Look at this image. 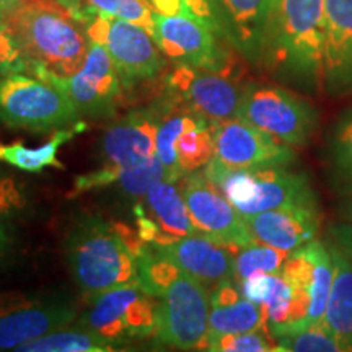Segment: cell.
I'll return each instance as SVG.
<instances>
[{
	"mask_svg": "<svg viewBox=\"0 0 352 352\" xmlns=\"http://www.w3.org/2000/svg\"><path fill=\"white\" fill-rule=\"evenodd\" d=\"M324 21L327 0H274L261 64L308 94L323 90Z\"/></svg>",
	"mask_w": 352,
	"mask_h": 352,
	"instance_id": "cell-1",
	"label": "cell"
},
{
	"mask_svg": "<svg viewBox=\"0 0 352 352\" xmlns=\"http://www.w3.org/2000/svg\"><path fill=\"white\" fill-rule=\"evenodd\" d=\"M30 72L59 77L76 74L85 60L90 39L85 28L56 0H0Z\"/></svg>",
	"mask_w": 352,
	"mask_h": 352,
	"instance_id": "cell-2",
	"label": "cell"
},
{
	"mask_svg": "<svg viewBox=\"0 0 352 352\" xmlns=\"http://www.w3.org/2000/svg\"><path fill=\"white\" fill-rule=\"evenodd\" d=\"M67 259L74 280L90 300L114 287H139L138 256L116 222L83 217L69 235Z\"/></svg>",
	"mask_w": 352,
	"mask_h": 352,
	"instance_id": "cell-3",
	"label": "cell"
},
{
	"mask_svg": "<svg viewBox=\"0 0 352 352\" xmlns=\"http://www.w3.org/2000/svg\"><path fill=\"white\" fill-rule=\"evenodd\" d=\"M202 173L243 217L280 208H318L308 176L289 165L233 168L212 157Z\"/></svg>",
	"mask_w": 352,
	"mask_h": 352,
	"instance_id": "cell-4",
	"label": "cell"
},
{
	"mask_svg": "<svg viewBox=\"0 0 352 352\" xmlns=\"http://www.w3.org/2000/svg\"><path fill=\"white\" fill-rule=\"evenodd\" d=\"M80 113L63 90L25 74L0 76V124L36 134L80 122Z\"/></svg>",
	"mask_w": 352,
	"mask_h": 352,
	"instance_id": "cell-5",
	"label": "cell"
},
{
	"mask_svg": "<svg viewBox=\"0 0 352 352\" xmlns=\"http://www.w3.org/2000/svg\"><path fill=\"white\" fill-rule=\"evenodd\" d=\"M155 300L157 342L179 351H208L210 314L208 285L179 270Z\"/></svg>",
	"mask_w": 352,
	"mask_h": 352,
	"instance_id": "cell-6",
	"label": "cell"
},
{
	"mask_svg": "<svg viewBox=\"0 0 352 352\" xmlns=\"http://www.w3.org/2000/svg\"><path fill=\"white\" fill-rule=\"evenodd\" d=\"M239 118L290 147H303L318 129V111L310 101L284 87L246 83Z\"/></svg>",
	"mask_w": 352,
	"mask_h": 352,
	"instance_id": "cell-7",
	"label": "cell"
},
{
	"mask_svg": "<svg viewBox=\"0 0 352 352\" xmlns=\"http://www.w3.org/2000/svg\"><path fill=\"white\" fill-rule=\"evenodd\" d=\"M78 327L90 329L109 344L145 340L157 333V302L138 285L109 289L91 298Z\"/></svg>",
	"mask_w": 352,
	"mask_h": 352,
	"instance_id": "cell-8",
	"label": "cell"
},
{
	"mask_svg": "<svg viewBox=\"0 0 352 352\" xmlns=\"http://www.w3.org/2000/svg\"><path fill=\"white\" fill-rule=\"evenodd\" d=\"M90 43L103 44L111 56L124 90L153 80L164 72L165 56L147 30L131 21L96 16L85 26Z\"/></svg>",
	"mask_w": 352,
	"mask_h": 352,
	"instance_id": "cell-9",
	"label": "cell"
},
{
	"mask_svg": "<svg viewBox=\"0 0 352 352\" xmlns=\"http://www.w3.org/2000/svg\"><path fill=\"white\" fill-rule=\"evenodd\" d=\"M34 77L63 90L76 104L80 116L91 120L113 118L124 90L111 56L98 43H90L83 65L72 76L59 77L50 72H38Z\"/></svg>",
	"mask_w": 352,
	"mask_h": 352,
	"instance_id": "cell-10",
	"label": "cell"
},
{
	"mask_svg": "<svg viewBox=\"0 0 352 352\" xmlns=\"http://www.w3.org/2000/svg\"><path fill=\"white\" fill-rule=\"evenodd\" d=\"M152 36L162 54L171 63L214 72H235L232 52L222 44L226 39L192 16L155 13Z\"/></svg>",
	"mask_w": 352,
	"mask_h": 352,
	"instance_id": "cell-11",
	"label": "cell"
},
{
	"mask_svg": "<svg viewBox=\"0 0 352 352\" xmlns=\"http://www.w3.org/2000/svg\"><path fill=\"white\" fill-rule=\"evenodd\" d=\"M165 88L171 98L214 124L239 118L245 85H240L235 72L176 64L165 76Z\"/></svg>",
	"mask_w": 352,
	"mask_h": 352,
	"instance_id": "cell-12",
	"label": "cell"
},
{
	"mask_svg": "<svg viewBox=\"0 0 352 352\" xmlns=\"http://www.w3.org/2000/svg\"><path fill=\"white\" fill-rule=\"evenodd\" d=\"M182 192L197 232L204 233L233 253L256 243L246 220L212 183L199 171L182 178Z\"/></svg>",
	"mask_w": 352,
	"mask_h": 352,
	"instance_id": "cell-13",
	"label": "cell"
},
{
	"mask_svg": "<svg viewBox=\"0 0 352 352\" xmlns=\"http://www.w3.org/2000/svg\"><path fill=\"white\" fill-rule=\"evenodd\" d=\"M214 157L233 168L294 165L296 152L287 144L240 118L214 122Z\"/></svg>",
	"mask_w": 352,
	"mask_h": 352,
	"instance_id": "cell-14",
	"label": "cell"
},
{
	"mask_svg": "<svg viewBox=\"0 0 352 352\" xmlns=\"http://www.w3.org/2000/svg\"><path fill=\"white\" fill-rule=\"evenodd\" d=\"M134 215L135 230L148 245H170L197 233L182 189L165 178L134 206Z\"/></svg>",
	"mask_w": 352,
	"mask_h": 352,
	"instance_id": "cell-15",
	"label": "cell"
},
{
	"mask_svg": "<svg viewBox=\"0 0 352 352\" xmlns=\"http://www.w3.org/2000/svg\"><path fill=\"white\" fill-rule=\"evenodd\" d=\"M77 316L70 303H30L0 297V351H15L56 329L67 328Z\"/></svg>",
	"mask_w": 352,
	"mask_h": 352,
	"instance_id": "cell-16",
	"label": "cell"
},
{
	"mask_svg": "<svg viewBox=\"0 0 352 352\" xmlns=\"http://www.w3.org/2000/svg\"><path fill=\"white\" fill-rule=\"evenodd\" d=\"M323 91L336 100L352 95V0H327Z\"/></svg>",
	"mask_w": 352,
	"mask_h": 352,
	"instance_id": "cell-17",
	"label": "cell"
},
{
	"mask_svg": "<svg viewBox=\"0 0 352 352\" xmlns=\"http://www.w3.org/2000/svg\"><path fill=\"white\" fill-rule=\"evenodd\" d=\"M160 118L162 109H135L109 127L101 140V153L107 164L135 166L155 157Z\"/></svg>",
	"mask_w": 352,
	"mask_h": 352,
	"instance_id": "cell-18",
	"label": "cell"
},
{
	"mask_svg": "<svg viewBox=\"0 0 352 352\" xmlns=\"http://www.w3.org/2000/svg\"><path fill=\"white\" fill-rule=\"evenodd\" d=\"M179 270L199 279L208 287L235 279V256L232 250L204 235L184 236L170 245H155Z\"/></svg>",
	"mask_w": 352,
	"mask_h": 352,
	"instance_id": "cell-19",
	"label": "cell"
},
{
	"mask_svg": "<svg viewBox=\"0 0 352 352\" xmlns=\"http://www.w3.org/2000/svg\"><path fill=\"white\" fill-rule=\"evenodd\" d=\"M246 226L258 243L292 253L316 239L318 208H280L246 215Z\"/></svg>",
	"mask_w": 352,
	"mask_h": 352,
	"instance_id": "cell-20",
	"label": "cell"
},
{
	"mask_svg": "<svg viewBox=\"0 0 352 352\" xmlns=\"http://www.w3.org/2000/svg\"><path fill=\"white\" fill-rule=\"evenodd\" d=\"M228 44L246 60L261 64L274 0H220Z\"/></svg>",
	"mask_w": 352,
	"mask_h": 352,
	"instance_id": "cell-21",
	"label": "cell"
},
{
	"mask_svg": "<svg viewBox=\"0 0 352 352\" xmlns=\"http://www.w3.org/2000/svg\"><path fill=\"white\" fill-rule=\"evenodd\" d=\"M236 280H223L210 294L209 341L226 334H236L267 329V316L264 307L254 303L241 294ZM209 344V342H208Z\"/></svg>",
	"mask_w": 352,
	"mask_h": 352,
	"instance_id": "cell-22",
	"label": "cell"
},
{
	"mask_svg": "<svg viewBox=\"0 0 352 352\" xmlns=\"http://www.w3.org/2000/svg\"><path fill=\"white\" fill-rule=\"evenodd\" d=\"M165 178V166L160 162L158 155L151 158L142 165L135 166H116L107 165L103 168L91 171V173L77 176L74 182L72 191L69 197H76L82 192L90 191V189L109 186V184L118 183L124 189L127 195L134 197H144L148 189Z\"/></svg>",
	"mask_w": 352,
	"mask_h": 352,
	"instance_id": "cell-23",
	"label": "cell"
},
{
	"mask_svg": "<svg viewBox=\"0 0 352 352\" xmlns=\"http://www.w3.org/2000/svg\"><path fill=\"white\" fill-rule=\"evenodd\" d=\"M328 246L334 263V279L321 323L340 338L347 352H352V264L331 243Z\"/></svg>",
	"mask_w": 352,
	"mask_h": 352,
	"instance_id": "cell-24",
	"label": "cell"
},
{
	"mask_svg": "<svg viewBox=\"0 0 352 352\" xmlns=\"http://www.w3.org/2000/svg\"><path fill=\"white\" fill-rule=\"evenodd\" d=\"M82 26L90 23L96 16H109L140 25L153 33L155 12L145 0H56Z\"/></svg>",
	"mask_w": 352,
	"mask_h": 352,
	"instance_id": "cell-25",
	"label": "cell"
},
{
	"mask_svg": "<svg viewBox=\"0 0 352 352\" xmlns=\"http://www.w3.org/2000/svg\"><path fill=\"white\" fill-rule=\"evenodd\" d=\"M85 129L87 124L83 121L77 122L76 126L59 129L56 131L50 142L39 145V147H26L20 142L8 145L0 144V160L23 171H28V173H39V171L51 168V166L52 168H64V165L57 158V151Z\"/></svg>",
	"mask_w": 352,
	"mask_h": 352,
	"instance_id": "cell-26",
	"label": "cell"
},
{
	"mask_svg": "<svg viewBox=\"0 0 352 352\" xmlns=\"http://www.w3.org/2000/svg\"><path fill=\"white\" fill-rule=\"evenodd\" d=\"M302 252L310 258L314 264V276H311L310 285V308H308L307 318L303 323L297 324L294 328L283 329V331H290V329L307 328L310 324H316L323 321V316L327 314V307L331 294L333 279H334V263L331 252H329L328 243H321L320 240H311L310 243L302 246ZM279 331V333H283ZM276 333V334H279ZM274 336V334H272Z\"/></svg>",
	"mask_w": 352,
	"mask_h": 352,
	"instance_id": "cell-27",
	"label": "cell"
},
{
	"mask_svg": "<svg viewBox=\"0 0 352 352\" xmlns=\"http://www.w3.org/2000/svg\"><path fill=\"white\" fill-rule=\"evenodd\" d=\"M192 111L173 98L162 109L160 126L157 132V155L165 166V179L178 183L184 175L176 157V142L186 127Z\"/></svg>",
	"mask_w": 352,
	"mask_h": 352,
	"instance_id": "cell-28",
	"label": "cell"
},
{
	"mask_svg": "<svg viewBox=\"0 0 352 352\" xmlns=\"http://www.w3.org/2000/svg\"><path fill=\"white\" fill-rule=\"evenodd\" d=\"M176 157L183 173L204 168L214 157L212 126L208 120L192 113L176 142Z\"/></svg>",
	"mask_w": 352,
	"mask_h": 352,
	"instance_id": "cell-29",
	"label": "cell"
},
{
	"mask_svg": "<svg viewBox=\"0 0 352 352\" xmlns=\"http://www.w3.org/2000/svg\"><path fill=\"white\" fill-rule=\"evenodd\" d=\"M19 352H107L113 344L90 329L78 327L74 329H56L44 336L20 346Z\"/></svg>",
	"mask_w": 352,
	"mask_h": 352,
	"instance_id": "cell-30",
	"label": "cell"
},
{
	"mask_svg": "<svg viewBox=\"0 0 352 352\" xmlns=\"http://www.w3.org/2000/svg\"><path fill=\"white\" fill-rule=\"evenodd\" d=\"M329 166L334 184L352 199V111L340 118L328 145Z\"/></svg>",
	"mask_w": 352,
	"mask_h": 352,
	"instance_id": "cell-31",
	"label": "cell"
},
{
	"mask_svg": "<svg viewBox=\"0 0 352 352\" xmlns=\"http://www.w3.org/2000/svg\"><path fill=\"white\" fill-rule=\"evenodd\" d=\"M280 351L292 352H347L340 338H336L323 323L307 328L290 329L272 336Z\"/></svg>",
	"mask_w": 352,
	"mask_h": 352,
	"instance_id": "cell-32",
	"label": "cell"
},
{
	"mask_svg": "<svg viewBox=\"0 0 352 352\" xmlns=\"http://www.w3.org/2000/svg\"><path fill=\"white\" fill-rule=\"evenodd\" d=\"M235 254V279L240 283L258 272H280L290 253L256 241Z\"/></svg>",
	"mask_w": 352,
	"mask_h": 352,
	"instance_id": "cell-33",
	"label": "cell"
},
{
	"mask_svg": "<svg viewBox=\"0 0 352 352\" xmlns=\"http://www.w3.org/2000/svg\"><path fill=\"white\" fill-rule=\"evenodd\" d=\"M208 351L212 352H279L271 331L254 329V331L226 334L209 341Z\"/></svg>",
	"mask_w": 352,
	"mask_h": 352,
	"instance_id": "cell-34",
	"label": "cell"
},
{
	"mask_svg": "<svg viewBox=\"0 0 352 352\" xmlns=\"http://www.w3.org/2000/svg\"><path fill=\"white\" fill-rule=\"evenodd\" d=\"M30 72L28 60L21 51L8 20L0 7V76Z\"/></svg>",
	"mask_w": 352,
	"mask_h": 352,
	"instance_id": "cell-35",
	"label": "cell"
},
{
	"mask_svg": "<svg viewBox=\"0 0 352 352\" xmlns=\"http://www.w3.org/2000/svg\"><path fill=\"white\" fill-rule=\"evenodd\" d=\"M182 2L186 15L209 26L212 32L228 43L226 19H223L220 0H182Z\"/></svg>",
	"mask_w": 352,
	"mask_h": 352,
	"instance_id": "cell-36",
	"label": "cell"
},
{
	"mask_svg": "<svg viewBox=\"0 0 352 352\" xmlns=\"http://www.w3.org/2000/svg\"><path fill=\"white\" fill-rule=\"evenodd\" d=\"M26 208V196L19 184L0 175V217H12Z\"/></svg>",
	"mask_w": 352,
	"mask_h": 352,
	"instance_id": "cell-37",
	"label": "cell"
},
{
	"mask_svg": "<svg viewBox=\"0 0 352 352\" xmlns=\"http://www.w3.org/2000/svg\"><path fill=\"white\" fill-rule=\"evenodd\" d=\"M329 241L352 264V223H333L328 228Z\"/></svg>",
	"mask_w": 352,
	"mask_h": 352,
	"instance_id": "cell-38",
	"label": "cell"
},
{
	"mask_svg": "<svg viewBox=\"0 0 352 352\" xmlns=\"http://www.w3.org/2000/svg\"><path fill=\"white\" fill-rule=\"evenodd\" d=\"M152 10L155 13H162V15H178V13H184L183 2L182 0H145Z\"/></svg>",
	"mask_w": 352,
	"mask_h": 352,
	"instance_id": "cell-39",
	"label": "cell"
},
{
	"mask_svg": "<svg viewBox=\"0 0 352 352\" xmlns=\"http://www.w3.org/2000/svg\"><path fill=\"white\" fill-rule=\"evenodd\" d=\"M8 248H10V235H8L7 219L0 217V261L7 256Z\"/></svg>",
	"mask_w": 352,
	"mask_h": 352,
	"instance_id": "cell-40",
	"label": "cell"
}]
</instances>
